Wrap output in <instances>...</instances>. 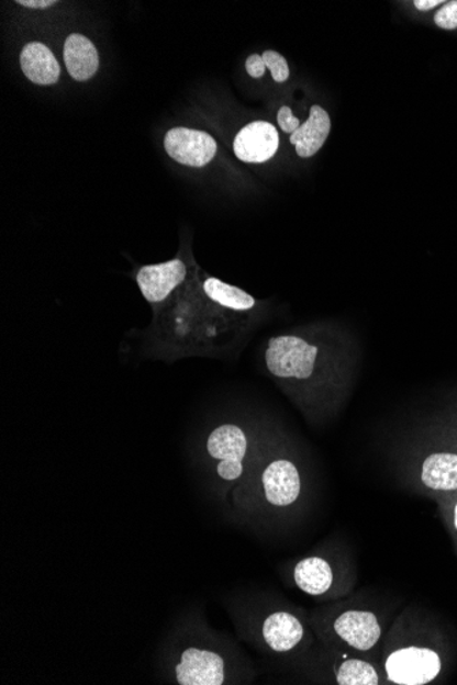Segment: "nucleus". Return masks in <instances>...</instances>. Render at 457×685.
Returning <instances> with one entry per match:
<instances>
[{
	"mask_svg": "<svg viewBox=\"0 0 457 685\" xmlns=\"http://www.w3.org/2000/svg\"><path fill=\"white\" fill-rule=\"evenodd\" d=\"M422 481L433 490H457V454L434 453L428 456L422 468Z\"/></svg>",
	"mask_w": 457,
	"mask_h": 685,
	"instance_id": "obj_15",
	"label": "nucleus"
},
{
	"mask_svg": "<svg viewBox=\"0 0 457 685\" xmlns=\"http://www.w3.org/2000/svg\"><path fill=\"white\" fill-rule=\"evenodd\" d=\"M21 69L27 80L37 86H54L60 76V66L52 49L38 42L27 43L20 55Z\"/></svg>",
	"mask_w": 457,
	"mask_h": 685,
	"instance_id": "obj_11",
	"label": "nucleus"
},
{
	"mask_svg": "<svg viewBox=\"0 0 457 685\" xmlns=\"http://www.w3.org/2000/svg\"><path fill=\"white\" fill-rule=\"evenodd\" d=\"M66 69L76 81H88L99 69V53L88 37L74 33L64 47Z\"/></svg>",
	"mask_w": 457,
	"mask_h": 685,
	"instance_id": "obj_14",
	"label": "nucleus"
},
{
	"mask_svg": "<svg viewBox=\"0 0 457 685\" xmlns=\"http://www.w3.org/2000/svg\"><path fill=\"white\" fill-rule=\"evenodd\" d=\"M259 490L266 508L283 509L297 504L303 490L297 462L287 457L267 462L260 473Z\"/></svg>",
	"mask_w": 457,
	"mask_h": 685,
	"instance_id": "obj_5",
	"label": "nucleus"
},
{
	"mask_svg": "<svg viewBox=\"0 0 457 685\" xmlns=\"http://www.w3.org/2000/svg\"><path fill=\"white\" fill-rule=\"evenodd\" d=\"M334 632L343 642L359 651H370L381 639V624L375 613L348 610L336 618Z\"/></svg>",
	"mask_w": 457,
	"mask_h": 685,
	"instance_id": "obj_10",
	"label": "nucleus"
},
{
	"mask_svg": "<svg viewBox=\"0 0 457 685\" xmlns=\"http://www.w3.org/2000/svg\"><path fill=\"white\" fill-rule=\"evenodd\" d=\"M455 526L457 528V505H456V508H455Z\"/></svg>",
	"mask_w": 457,
	"mask_h": 685,
	"instance_id": "obj_24",
	"label": "nucleus"
},
{
	"mask_svg": "<svg viewBox=\"0 0 457 685\" xmlns=\"http://www.w3.org/2000/svg\"><path fill=\"white\" fill-rule=\"evenodd\" d=\"M161 681L175 685H224L232 662L219 638L198 616L181 618L161 645Z\"/></svg>",
	"mask_w": 457,
	"mask_h": 685,
	"instance_id": "obj_1",
	"label": "nucleus"
},
{
	"mask_svg": "<svg viewBox=\"0 0 457 685\" xmlns=\"http://www.w3.org/2000/svg\"><path fill=\"white\" fill-rule=\"evenodd\" d=\"M265 361L270 374L286 388H309L317 382L322 371L320 347L294 334L270 338Z\"/></svg>",
	"mask_w": 457,
	"mask_h": 685,
	"instance_id": "obj_2",
	"label": "nucleus"
},
{
	"mask_svg": "<svg viewBox=\"0 0 457 685\" xmlns=\"http://www.w3.org/2000/svg\"><path fill=\"white\" fill-rule=\"evenodd\" d=\"M277 121L281 130L289 133V135H292V133L297 132L300 125H302L297 116H293L292 110L289 105H282L280 111H278Z\"/></svg>",
	"mask_w": 457,
	"mask_h": 685,
	"instance_id": "obj_20",
	"label": "nucleus"
},
{
	"mask_svg": "<svg viewBox=\"0 0 457 685\" xmlns=\"http://www.w3.org/2000/svg\"><path fill=\"white\" fill-rule=\"evenodd\" d=\"M245 69H247V74L254 78L264 77L267 70L264 58L258 54L250 55L247 63H245Z\"/></svg>",
	"mask_w": 457,
	"mask_h": 685,
	"instance_id": "obj_21",
	"label": "nucleus"
},
{
	"mask_svg": "<svg viewBox=\"0 0 457 685\" xmlns=\"http://www.w3.org/2000/svg\"><path fill=\"white\" fill-rule=\"evenodd\" d=\"M57 3L58 2H55V0H19V2H16V4L24 5V8L36 10L53 8V5Z\"/></svg>",
	"mask_w": 457,
	"mask_h": 685,
	"instance_id": "obj_22",
	"label": "nucleus"
},
{
	"mask_svg": "<svg viewBox=\"0 0 457 685\" xmlns=\"http://www.w3.org/2000/svg\"><path fill=\"white\" fill-rule=\"evenodd\" d=\"M261 58L265 60L267 70H270L272 80L276 82H286L288 80L291 71H289L287 59L283 58L280 53L267 49V52L261 55Z\"/></svg>",
	"mask_w": 457,
	"mask_h": 685,
	"instance_id": "obj_18",
	"label": "nucleus"
},
{
	"mask_svg": "<svg viewBox=\"0 0 457 685\" xmlns=\"http://www.w3.org/2000/svg\"><path fill=\"white\" fill-rule=\"evenodd\" d=\"M248 450L247 433L233 423L215 427L205 439V453L215 462L216 476L227 484L236 483L244 476Z\"/></svg>",
	"mask_w": 457,
	"mask_h": 685,
	"instance_id": "obj_4",
	"label": "nucleus"
},
{
	"mask_svg": "<svg viewBox=\"0 0 457 685\" xmlns=\"http://www.w3.org/2000/svg\"><path fill=\"white\" fill-rule=\"evenodd\" d=\"M332 122L327 111L321 105L314 104L310 110L309 120L292 133L291 143L297 147L300 158H312L331 135Z\"/></svg>",
	"mask_w": 457,
	"mask_h": 685,
	"instance_id": "obj_12",
	"label": "nucleus"
},
{
	"mask_svg": "<svg viewBox=\"0 0 457 685\" xmlns=\"http://www.w3.org/2000/svg\"><path fill=\"white\" fill-rule=\"evenodd\" d=\"M187 265L181 259L142 267L136 281L149 304L164 303L186 281Z\"/></svg>",
	"mask_w": 457,
	"mask_h": 685,
	"instance_id": "obj_8",
	"label": "nucleus"
},
{
	"mask_svg": "<svg viewBox=\"0 0 457 685\" xmlns=\"http://www.w3.org/2000/svg\"><path fill=\"white\" fill-rule=\"evenodd\" d=\"M280 147V135L275 125L266 121L250 122L237 133L233 149L245 164H265Z\"/></svg>",
	"mask_w": 457,
	"mask_h": 685,
	"instance_id": "obj_9",
	"label": "nucleus"
},
{
	"mask_svg": "<svg viewBox=\"0 0 457 685\" xmlns=\"http://www.w3.org/2000/svg\"><path fill=\"white\" fill-rule=\"evenodd\" d=\"M165 149L178 164L203 167L215 158L219 146L209 133L188 127H172L165 137Z\"/></svg>",
	"mask_w": 457,
	"mask_h": 685,
	"instance_id": "obj_7",
	"label": "nucleus"
},
{
	"mask_svg": "<svg viewBox=\"0 0 457 685\" xmlns=\"http://www.w3.org/2000/svg\"><path fill=\"white\" fill-rule=\"evenodd\" d=\"M336 681L339 685H377L380 676L370 662L353 659L337 667Z\"/></svg>",
	"mask_w": 457,
	"mask_h": 685,
	"instance_id": "obj_17",
	"label": "nucleus"
},
{
	"mask_svg": "<svg viewBox=\"0 0 457 685\" xmlns=\"http://www.w3.org/2000/svg\"><path fill=\"white\" fill-rule=\"evenodd\" d=\"M434 22L445 31L457 30V0L445 2L443 8L434 14Z\"/></svg>",
	"mask_w": 457,
	"mask_h": 685,
	"instance_id": "obj_19",
	"label": "nucleus"
},
{
	"mask_svg": "<svg viewBox=\"0 0 457 685\" xmlns=\"http://www.w3.org/2000/svg\"><path fill=\"white\" fill-rule=\"evenodd\" d=\"M256 642L270 654L293 655L305 649L309 631L297 613L275 609L256 622Z\"/></svg>",
	"mask_w": 457,
	"mask_h": 685,
	"instance_id": "obj_3",
	"label": "nucleus"
},
{
	"mask_svg": "<svg viewBox=\"0 0 457 685\" xmlns=\"http://www.w3.org/2000/svg\"><path fill=\"white\" fill-rule=\"evenodd\" d=\"M294 586L300 592L320 597L333 586L334 573L331 564L322 557L311 555L294 564L292 571Z\"/></svg>",
	"mask_w": 457,
	"mask_h": 685,
	"instance_id": "obj_13",
	"label": "nucleus"
},
{
	"mask_svg": "<svg viewBox=\"0 0 457 685\" xmlns=\"http://www.w3.org/2000/svg\"><path fill=\"white\" fill-rule=\"evenodd\" d=\"M203 291L211 302L234 312H248L256 304L255 299L243 289L228 285L219 278H208L203 283Z\"/></svg>",
	"mask_w": 457,
	"mask_h": 685,
	"instance_id": "obj_16",
	"label": "nucleus"
},
{
	"mask_svg": "<svg viewBox=\"0 0 457 685\" xmlns=\"http://www.w3.org/2000/svg\"><path fill=\"white\" fill-rule=\"evenodd\" d=\"M387 675L390 682L400 685H423L434 681L442 672V660L436 651L406 648L389 655Z\"/></svg>",
	"mask_w": 457,
	"mask_h": 685,
	"instance_id": "obj_6",
	"label": "nucleus"
},
{
	"mask_svg": "<svg viewBox=\"0 0 457 685\" xmlns=\"http://www.w3.org/2000/svg\"><path fill=\"white\" fill-rule=\"evenodd\" d=\"M444 0H415L414 5L417 10L428 11L436 9L438 4H444Z\"/></svg>",
	"mask_w": 457,
	"mask_h": 685,
	"instance_id": "obj_23",
	"label": "nucleus"
}]
</instances>
